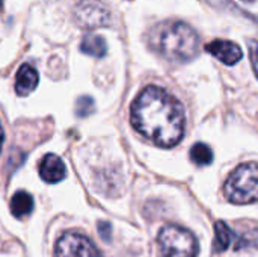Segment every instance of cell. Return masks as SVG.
<instances>
[{
    "instance_id": "2e32d148",
    "label": "cell",
    "mask_w": 258,
    "mask_h": 257,
    "mask_svg": "<svg viewBox=\"0 0 258 257\" xmlns=\"http://www.w3.org/2000/svg\"><path fill=\"white\" fill-rule=\"evenodd\" d=\"M249 59H251V64H252V68H254V73L258 79V41L255 39H249Z\"/></svg>"
},
{
    "instance_id": "52a82bcc",
    "label": "cell",
    "mask_w": 258,
    "mask_h": 257,
    "mask_svg": "<svg viewBox=\"0 0 258 257\" xmlns=\"http://www.w3.org/2000/svg\"><path fill=\"white\" fill-rule=\"evenodd\" d=\"M206 50L225 65H234L243 56L242 48L236 42L227 39H215L206 45Z\"/></svg>"
},
{
    "instance_id": "5bb4252c",
    "label": "cell",
    "mask_w": 258,
    "mask_h": 257,
    "mask_svg": "<svg viewBox=\"0 0 258 257\" xmlns=\"http://www.w3.org/2000/svg\"><path fill=\"white\" fill-rule=\"evenodd\" d=\"M190 159L195 165L207 167L213 162V150L207 144L198 142L190 148Z\"/></svg>"
},
{
    "instance_id": "8fae6325",
    "label": "cell",
    "mask_w": 258,
    "mask_h": 257,
    "mask_svg": "<svg viewBox=\"0 0 258 257\" xmlns=\"http://www.w3.org/2000/svg\"><path fill=\"white\" fill-rule=\"evenodd\" d=\"M80 50L89 56L94 58H103L107 53V45H106V39L100 35H94V33H88L83 36L82 44H80Z\"/></svg>"
},
{
    "instance_id": "ac0fdd59",
    "label": "cell",
    "mask_w": 258,
    "mask_h": 257,
    "mask_svg": "<svg viewBox=\"0 0 258 257\" xmlns=\"http://www.w3.org/2000/svg\"><path fill=\"white\" fill-rule=\"evenodd\" d=\"M3 139H5V135H3V127H2V123H0V153H2V147H3Z\"/></svg>"
},
{
    "instance_id": "ba28073f",
    "label": "cell",
    "mask_w": 258,
    "mask_h": 257,
    "mask_svg": "<svg viewBox=\"0 0 258 257\" xmlns=\"http://www.w3.org/2000/svg\"><path fill=\"white\" fill-rule=\"evenodd\" d=\"M39 176L47 183H59L67 176V167L59 156L45 155L39 162Z\"/></svg>"
},
{
    "instance_id": "277c9868",
    "label": "cell",
    "mask_w": 258,
    "mask_h": 257,
    "mask_svg": "<svg viewBox=\"0 0 258 257\" xmlns=\"http://www.w3.org/2000/svg\"><path fill=\"white\" fill-rule=\"evenodd\" d=\"M162 257H197V238L186 229L174 224L165 226L157 236Z\"/></svg>"
},
{
    "instance_id": "30bf717a",
    "label": "cell",
    "mask_w": 258,
    "mask_h": 257,
    "mask_svg": "<svg viewBox=\"0 0 258 257\" xmlns=\"http://www.w3.org/2000/svg\"><path fill=\"white\" fill-rule=\"evenodd\" d=\"M33 208H35V201L29 192L17 191L11 198V212L15 218L29 217L33 212Z\"/></svg>"
},
{
    "instance_id": "8992f818",
    "label": "cell",
    "mask_w": 258,
    "mask_h": 257,
    "mask_svg": "<svg viewBox=\"0 0 258 257\" xmlns=\"http://www.w3.org/2000/svg\"><path fill=\"white\" fill-rule=\"evenodd\" d=\"M76 21L85 27H98L109 23L110 14L97 0H82L76 8Z\"/></svg>"
},
{
    "instance_id": "9a60e30c",
    "label": "cell",
    "mask_w": 258,
    "mask_h": 257,
    "mask_svg": "<svg viewBox=\"0 0 258 257\" xmlns=\"http://www.w3.org/2000/svg\"><path fill=\"white\" fill-rule=\"evenodd\" d=\"M95 105L91 97H80L76 103V114L79 117H88L94 112Z\"/></svg>"
},
{
    "instance_id": "4fadbf2b",
    "label": "cell",
    "mask_w": 258,
    "mask_h": 257,
    "mask_svg": "<svg viewBox=\"0 0 258 257\" xmlns=\"http://www.w3.org/2000/svg\"><path fill=\"white\" fill-rule=\"evenodd\" d=\"M230 244H233V230L222 221L215 224V251L222 253L225 251Z\"/></svg>"
},
{
    "instance_id": "d6986e66",
    "label": "cell",
    "mask_w": 258,
    "mask_h": 257,
    "mask_svg": "<svg viewBox=\"0 0 258 257\" xmlns=\"http://www.w3.org/2000/svg\"><path fill=\"white\" fill-rule=\"evenodd\" d=\"M245 2H254V0H245Z\"/></svg>"
},
{
    "instance_id": "6da1fadb",
    "label": "cell",
    "mask_w": 258,
    "mask_h": 257,
    "mask_svg": "<svg viewBox=\"0 0 258 257\" xmlns=\"http://www.w3.org/2000/svg\"><path fill=\"white\" fill-rule=\"evenodd\" d=\"M136 132L160 147L177 145L186 126L181 103L160 86H147L135 98L130 114Z\"/></svg>"
},
{
    "instance_id": "9c48e42d",
    "label": "cell",
    "mask_w": 258,
    "mask_h": 257,
    "mask_svg": "<svg viewBox=\"0 0 258 257\" xmlns=\"http://www.w3.org/2000/svg\"><path fill=\"white\" fill-rule=\"evenodd\" d=\"M38 80H39L38 71L32 65L29 64L21 65L15 77V92L21 97L32 94L38 86Z\"/></svg>"
},
{
    "instance_id": "3957f363",
    "label": "cell",
    "mask_w": 258,
    "mask_h": 257,
    "mask_svg": "<svg viewBox=\"0 0 258 257\" xmlns=\"http://www.w3.org/2000/svg\"><path fill=\"white\" fill-rule=\"evenodd\" d=\"M224 194L234 204L258 203V162L239 165L225 180Z\"/></svg>"
},
{
    "instance_id": "7a4b0ae2",
    "label": "cell",
    "mask_w": 258,
    "mask_h": 257,
    "mask_svg": "<svg viewBox=\"0 0 258 257\" xmlns=\"http://www.w3.org/2000/svg\"><path fill=\"white\" fill-rule=\"evenodd\" d=\"M151 47L172 62H187L198 55L200 39L197 32L183 21L162 23L150 35Z\"/></svg>"
},
{
    "instance_id": "e0dca14e",
    "label": "cell",
    "mask_w": 258,
    "mask_h": 257,
    "mask_svg": "<svg viewBox=\"0 0 258 257\" xmlns=\"http://www.w3.org/2000/svg\"><path fill=\"white\" fill-rule=\"evenodd\" d=\"M98 229H100V232H101L103 239L109 241V238H110V226H109V223H100V224H98Z\"/></svg>"
},
{
    "instance_id": "5b68a950",
    "label": "cell",
    "mask_w": 258,
    "mask_h": 257,
    "mask_svg": "<svg viewBox=\"0 0 258 257\" xmlns=\"http://www.w3.org/2000/svg\"><path fill=\"white\" fill-rule=\"evenodd\" d=\"M56 257H103L92 241L79 232H65L54 247Z\"/></svg>"
},
{
    "instance_id": "7c38bea8",
    "label": "cell",
    "mask_w": 258,
    "mask_h": 257,
    "mask_svg": "<svg viewBox=\"0 0 258 257\" xmlns=\"http://www.w3.org/2000/svg\"><path fill=\"white\" fill-rule=\"evenodd\" d=\"M233 242L236 250L242 248H257L258 250V229L257 227H248L242 232L233 233Z\"/></svg>"
}]
</instances>
